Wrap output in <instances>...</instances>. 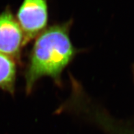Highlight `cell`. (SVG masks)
I'll return each instance as SVG.
<instances>
[{
    "label": "cell",
    "mask_w": 134,
    "mask_h": 134,
    "mask_svg": "<svg viewBox=\"0 0 134 134\" xmlns=\"http://www.w3.org/2000/svg\"><path fill=\"white\" fill-rule=\"evenodd\" d=\"M71 23L68 21L48 27L36 37L25 75L27 94L43 76L50 77L57 85H61L63 70L79 52L70 38Z\"/></svg>",
    "instance_id": "1"
},
{
    "label": "cell",
    "mask_w": 134,
    "mask_h": 134,
    "mask_svg": "<svg viewBox=\"0 0 134 134\" xmlns=\"http://www.w3.org/2000/svg\"><path fill=\"white\" fill-rule=\"evenodd\" d=\"M48 19L47 0L23 1L17 13L16 19L24 34L25 45L46 29Z\"/></svg>",
    "instance_id": "2"
},
{
    "label": "cell",
    "mask_w": 134,
    "mask_h": 134,
    "mask_svg": "<svg viewBox=\"0 0 134 134\" xmlns=\"http://www.w3.org/2000/svg\"><path fill=\"white\" fill-rule=\"evenodd\" d=\"M24 37L16 18L9 9L0 14V53L19 61Z\"/></svg>",
    "instance_id": "3"
},
{
    "label": "cell",
    "mask_w": 134,
    "mask_h": 134,
    "mask_svg": "<svg viewBox=\"0 0 134 134\" xmlns=\"http://www.w3.org/2000/svg\"><path fill=\"white\" fill-rule=\"evenodd\" d=\"M16 78V65L9 57L0 53V89L13 94Z\"/></svg>",
    "instance_id": "4"
}]
</instances>
